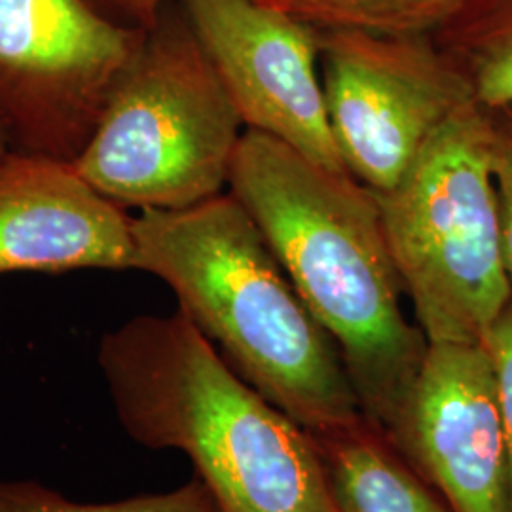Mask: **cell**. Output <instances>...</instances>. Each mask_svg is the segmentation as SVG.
Wrapping results in <instances>:
<instances>
[{"label": "cell", "mask_w": 512, "mask_h": 512, "mask_svg": "<svg viewBox=\"0 0 512 512\" xmlns=\"http://www.w3.org/2000/svg\"><path fill=\"white\" fill-rule=\"evenodd\" d=\"M228 192L334 340L366 420L387 437L429 342L404 317L376 194L348 171L315 164L251 129L239 141Z\"/></svg>", "instance_id": "obj_1"}, {"label": "cell", "mask_w": 512, "mask_h": 512, "mask_svg": "<svg viewBox=\"0 0 512 512\" xmlns=\"http://www.w3.org/2000/svg\"><path fill=\"white\" fill-rule=\"evenodd\" d=\"M97 363L129 439L188 456L220 512H340L315 439L183 311L109 330Z\"/></svg>", "instance_id": "obj_2"}, {"label": "cell", "mask_w": 512, "mask_h": 512, "mask_svg": "<svg viewBox=\"0 0 512 512\" xmlns=\"http://www.w3.org/2000/svg\"><path fill=\"white\" fill-rule=\"evenodd\" d=\"M133 239L137 270L162 279L226 363L311 437L368 423L334 340L232 192L139 211Z\"/></svg>", "instance_id": "obj_3"}, {"label": "cell", "mask_w": 512, "mask_h": 512, "mask_svg": "<svg viewBox=\"0 0 512 512\" xmlns=\"http://www.w3.org/2000/svg\"><path fill=\"white\" fill-rule=\"evenodd\" d=\"M243 133L183 2L173 0L116 74L73 165L124 209L175 211L228 190Z\"/></svg>", "instance_id": "obj_4"}, {"label": "cell", "mask_w": 512, "mask_h": 512, "mask_svg": "<svg viewBox=\"0 0 512 512\" xmlns=\"http://www.w3.org/2000/svg\"><path fill=\"white\" fill-rule=\"evenodd\" d=\"M488 143V110L473 99L397 183L374 192L389 256L429 344H484L511 306Z\"/></svg>", "instance_id": "obj_5"}, {"label": "cell", "mask_w": 512, "mask_h": 512, "mask_svg": "<svg viewBox=\"0 0 512 512\" xmlns=\"http://www.w3.org/2000/svg\"><path fill=\"white\" fill-rule=\"evenodd\" d=\"M330 131L351 177L391 188L473 92L433 35L321 31Z\"/></svg>", "instance_id": "obj_6"}, {"label": "cell", "mask_w": 512, "mask_h": 512, "mask_svg": "<svg viewBox=\"0 0 512 512\" xmlns=\"http://www.w3.org/2000/svg\"><path fill=\"white\" fill-rule=\"evenodd\" d=\"M141 33L86 0H0V118L12 150L73 164Z\"/></svg>", "instance_id": "obj_7"}, {"label": "cell", "mask_w": 512, "mask_h": 512, "mask_svg": "<svg viewBox=\"0 0 512 512\" xmlns=\"http://www.w3.org/2000/svg\"><path fill=\"white\" fill-rule=\"evenodd\" d=\"M245 129L346 171L319 73L321 31L260 0H181Z\"/></svg>", "instance_id": "obj_8"}, {"label": "cell", "mask_w": 512, "mask_h": 512, "mask_svg": "<svg viewBox=\"0 0 512 512\" xmlns=\"http://www.w3.org/2000/svg\"><path fill=\"white\" fill-rule=\"evenodd\" d=\"M450 512H512L505 425L484 344H429L385 437Z\"/></svg>", "instance_id": "obj_9"}, {"label": "cell", "mask_w": 512, "mask_h": 512, "mask_svg": "<svg viewBox=\"0 0 512 512\" xmlns=\"http://www.w3.org/2000/svg\"><path fill=\"white\" fill-rule=\"evenodd\" d=\"M137 270L133 217L73 164L12 152L0 164V275Z\"/></svg>", "instance_id": "obj_10"}, {"label": "cell", "mask_w": 512, "mask_h": 512, "mask_svg": "<svg viewBox=\"0 0 512 512\" xmlns=\"http://www.w3.org/2000/svg\"><path fill=\"white\" fill-rule=\"evenodd\" d=\"M340 512H450L437 492L370 423L313 437Z\"/></svg>", "instance_id": "obj_11"}, {"label": "cell", "mask_w": 512, "mask_h": 512, "mask_svg": "<svg viewBox=\"0 0 512 512\" xmlns=\"http://www.w3.org/2000/svg\"><path fill=\"white\" fill-rule=\"evenodd\" d=\"M433 38L478 105L512 107V0H467Z\"/></svg>", "instance_id": "obj_12"}, {"label": "cell", "mask_w": 512, "mask_h": 512, "mask_svg": "<svg viewBox=\"0 0 512 512\" xmlns=\"http://www.w3.org/2000/svg\"><path fill=\"white\" fill-rule=\"evenodd\" d=\"M319 31L433 35L467 0H260Z\"/></svg>", "instance_id": "obj_13"}, {"label": "cell", "mask_w": 512, "mask_h": 512, "mask_svg": "<svg viewBox=\"0 0 512 512\" xmlns=\"http://www.w3.org/2000/svg\"><path fill=\"white\" fill-rule=\"evenodd\" d=\"M0 512H220L196 476L164 494L137 495L112 503H78L37 480L0 476Z\"/></svg>", "instance_id": "obj_14"}, {"label": "cell", "mask_w": 512, "mask_h": 512, "mask_svg": "<svg viewBox=\"0 0 512 512\" xmlns=\"http://www.w3.org/2000/svg\"><path fill=\"white\" fill-rule=\"evenodd\" d=\"M488 110L490 164L501 215L503 249L512 289V107Z\"/></svg>", "instance_id": "obj_15"}, {"label": "cell", "mask_w": 512, "mask_h": 512, "mask_svg": "<svg viewBox=\"0 0 512 512\" xmlns=\"http://www.w3.org/2000/svg\"><path fill=\"white\" fill-rule=\"evenodd\" d=\"M484 346L492 357V365L497 380V393L501 404V416L505 425L507 456H509V475H511L512 501V302L503 315L495 321L488 332Z\"/></svg>", "instance_id": "obj_16"}, {"label": "cell", "mask_w": 512, "mask_h": 512, "mask_svg": "<svg viewBox=\"0 0 512 512\" xmlns=\"http://www.w3.org/2000/svg\"><path fill=\"white\" fill-rule=\"evenodd\" d=\"M93 10L112 25L129 29V31H145L150 27L158 14L164 10L165 4L173 0H86Z\"/></svg>", "instance_id": "obj_17"}, {"label": "cell", "mask_w": 512, "mask_h": 512, "mask_svg": "<svg viewBox=\"0 0 512 512\" xmlns=\"http://www.w3.org/2000/svg\"><path fill=\"white\" fill-rule=\"evenodd\" d=\"M14 150H12V141H10V133H8V128H6V124H4V120L0 118V164L12 154Z\"/></svg>", "instance_id": "obj_18"}]
</instances>
